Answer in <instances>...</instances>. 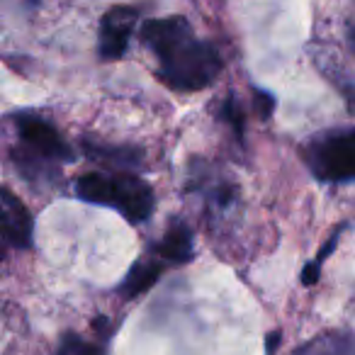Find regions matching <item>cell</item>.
<instances>
[{
  "label": "cell",
  "mask_w": 355,
  "mask_h": 355,
  "mask_svg": "<svg viewBox=\"0 0 355 355\" xmlns=\"http://www.w3.org/2000/svg\"><path fill=\"white\" fill-rule=\"evenodd\" d=\"M141 42L156 54V76L178 93H198L222 73V56L212 44L198 40L185 17H163L141 27Z\"/></svg>",
  "instance_id": "obj_1"
},
{
  "label": "cell",
  "mask_w": 355,
  "mask_h": 355,
  "mask_svg": "<svg viewBox=\"0 0 355 355\" xmlns=\"http://www.w3.org/2000/svg\"><path fill=\"white\" fill-rule=\"evenodd\" d=\"M76 195L85 202L105 205L122 212L132 224L146 222L153 212V190L137 173L98 171L76 180Z\"/></svg>",
  "instance_id": "obj_2"
},
{
  "label": "cell",
  "mask_w": 355,
  "mask_h": 355,
  "mask_svg": "<svg viewBox=\"0 0 355 355\" xmlns=\"http://www.w3.org/2000/svg\"><path fill=\"white\" fill-rule=\"evenodd\" d=\"M306 163L311 173L324 183L355 180V129L316 139L306 151Z\"/></svg>",
  "instance_id": "obj_3"
},
{
  "label": "cell",
  "mask_w": 355,
  "mask_h": 355,
  "mask_svg": "<svg viewBox=\"0 0 355 355\" xmlns=\"http://www.w3.org/2000/svg\"><path fill=\"white\" fill-rule=\"evenodd\" d=\"M15 124H17V132H20V139L25 141V148L30 153H35V156L51 163L73 161L71 146L61 139V134L46 119L30 112H22V114L17 112Z\"/></svg>",
  "instance_id": "obj_4"
},
{
  "label": "cell",
  "mask_w": 355,
  "mask_h": 355,
  "mask_svg": "<svg viewBox=\"0 0 355 355\" xmlns=\"http://www.w3.org/2000/svg\"><path fill=\"white\" fill-rule=\"evenodd\" d=\"M137 20H139V12L127 6H117L105 12L103 25H100V44H98V51L105 61L122 59L129 46V40H132L134 27H137Z\"/></svg>",
  "instance_id": "obj_5"
},
{
  "label": "cell",
  "mask_w": 355,
  "mask_h": 355,
  "mask_svg": "<svg viewBox=\"0 0 355 355\" xmlns=\"http://www.w3.org/2000/svg\"><path fill=\"white\" fill-rule=\"evenodd\" d=\"M0 217H3V236L6 243L12 248H30L32 246V232H35V222L32 214L20 198H15L10 188H3L0 193Z\"/></svg>",
  "instance_id": "obj_6"
},
{
  "label": "cell",
  "mask_w": 355,
  "mask_h": 355,
  "mask_svg": "<svg viewBox=\"0 0 355 355\" xmlns=\"http://www.w3.org/2000/svg\"><path fill=\"white\" fill-rule=\"evenodd\" d=\"M156 253L158 258L168 263H188L193 258L195 248H193V232H190L188 224H183L180 219L168 224L163 239L156 243Z\"/></svg>",
  "instance_id": "obj_7"
},
{
  "label": "cell",
  "mask_w": 355,
  "mask_h": 355,
  "mask_svg": "<svg viewBox=\"0 0 355 355\" xmlns=\"http://www.w3.org/2000/svg\"><path fill=\"white\" fill-rule=\"evenodd\" d=\"M161 272H163V263L139 261L137 266L127 272L122 285H119V295L127 297V300H132V297H137V295H144V292L161 277Z\"/></svg>",
  "instance_id": "obj_8"
},
{
  "label": "cell",
  "mask_w": 355,
  "mask_h": 355,
  "mask_svg": "<svg viewBox=\"0 0 355 355\" xmlns=\"http://www.w3.org/2000/svg\"><path fill=\"white\" fill-rule=\"evenodd\" d=\"M83 148L90 158H98V161H110L117 163V168L124 166H137L141 153L134 151V148H119V146H103V144H90L83 141Z\"/></svg>",
  "instance_id": "obj_9"
},
{
  "label": "cell",
  "mask_w": 355,
  "mask_h": 355,
  "mask_svg": "<svg viewBox=\"0 0 355 355\" xmlns=\"http://www.w3.org/2000/svg\"><path fill=\"white\" fill-rule=\"evenodd\" d=\"M56 355H103V348L98 343H90V340L80 338V336H64Z\"/></svg>",
  "instance_id": "obj_10"
},
{
  "label": "cell",
  "mask_w": 355,
  "mask_h": 355,
  "mask_svg": "<svg viewBox=\"0 0 355 355\" xmlns=\"http://www.w3.org/2000/svg\"><path fill=\"white\" fill-rule=\"evenodd\" d=\"M338 239H340V229H336L334 232V236L329 239V241L324 243V248H321V253L316 256V261L314 263H309V266L304 268V272H302V285H314L316 280H319V272H321V263L326 261V256H329L331 251L336 248V243H338Z\"/></svg>",
  "instance_id": "obj_11"
},
{
  "label": "cell",
  "mask_w": 355,
  "mask_h": 355,
  "mask_svg": "<svg viewBox=\"0 0 355 355\" xmlns=\"http://www.w3.org/2000/svg\"><path fill=\"white\" fill-rule=\"evenodd\" d=\"M222 117L227 119L229 124H232V129H234V134H236L239 139H243V129H246V124H243V110H241V103H239V98L236 95H229L227 100H224V105H222Z\"/></svg>",
  "instance_id": "obj_12"
},
{
  "label": "cell",
  "mask_w": 355,
  "mask_h": 355,
  "mask_svg": "<svg viewBox=\"0 0 355 355\" xmlns=\"http://www.w3.org/2000/svg\"><path fill=\"white\" fill-rule=\"evenodd\" d=\"M256 112L261 119H268L272 114V110H275V98H272V93H268V90H256Z\"/></svg>",
  "instance_id": "obj_13"
},
{
  "label": "cell",
  "mask_w": 355,
  "mask_h": 355,
  "mask_svg": "<svg viewBox=\"0 0 355 355\" xmlns=\"http://www.w3.org/2000/svg\"><path fill=\"white\" fill-rule=\"evenodd\" d=\"M277 340H280V334H270V336H268V353L266 355H275Z\"/></svg>",
  "instance_id": "obj_14"
},
{
  "label": "cell",
  "mask_w": 355,
  "mask_h": 355,
  "mask_svg": "<svg viewBox=\"0 0 355 355\" xmlns=\"http://www.w3.org/2000/svg\"><path fill=\"white\" fill-rule=\"evenodd\" d=\"M348 35H350V44H353V49H355V27H350Z\"/></svg>",
  "instance_id": "obj_15"
}]
</instances>
